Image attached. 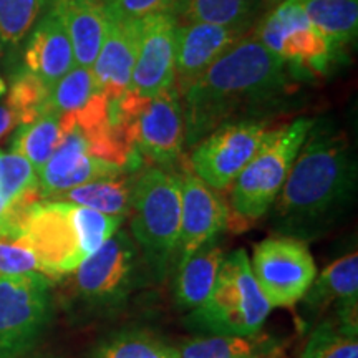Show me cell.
Instances as JSON below:
<instances>
[{
  "label": "cell",
  "instance_id": "6da1fadb",
  "mask_svg": "<svg viewBox=\"0 0 358 358\" xmlns=\"http://www.w3.org/2000/svg\"><path fill=\"white\" fill-rule=\"evenodd\" d=\"M292 80L252 29L181 95L185 145L194 148L222 124L274 113L295 92Z\"/></svg>",
  "mask_w": 358,
  "mask_h": 358
},
{
  "label": "cell",
  "instance_id": "7a4b0ae2",
  "mask_svg": "<svg viewBox=\"0 0 358 358\" xmlns=\"http://www.w3.org/2000/svg\"><path fill=\"white\" fill-rule=\"evenodd\" d=\"M357 176L347 134L324 118L313 122L274 201V231L303 243L324 236L350 213Z\"/></svg>",
  "mask_w": 358,
  "mask_h": 358
},
{
  "label": "cell",
  "instance_id": "3957f363",
  "mask_svg": "<svg viewBox=\"0 0 358 358\" xmlns=\"http://www.w3.org/2000/svg\"><path fill=\"white\" fill-rule=\"evenodd\" d=\"M122 222V216L42 199L25 214L17 237L32 248L45 275L57 279L71 274L120 229Z\"/></svg>",
  "mask_w": 358,
  "mask_h": 358
},
{
  "label": "cell",
  "instance_id": "277c9868",
  "mask_svg": "<svg viewBox=\"0 0 358 358\" xmlns=\"http://www.w3.org/2000/svg\"><path fill=\"white\" fill-rule=\"evenodd\" d=\"M131 234L156 275L176 261L181 232V176L151 166L133 178Z\"/></svg>",
  "mask_w": 358,
  "mask_h": 358
},
{
  "label": "cell",
  "instance_id": "5b68a950",
  "mask_svg": "<svg viewBox=\"0 0 358 358\" xmlns=\"http://www.w3.org/2000/svg\"><path fill=\"white\" fill-rule=\"evenodd\" d=\"M271 303L259 287L244 249L224 256L211 295L187 317L191 327L231 337H257Z\"/></svg>",
  "mask_w": 358,
  "mask_h": 358
},
{
  "label": "cell",
  "instance_id": "8992f818",
  "mask_svg": "<svg viewBox=\"0 0 358 358\" xmlns=\"http://www.w3.org/2000/svg\"><path fill=\"white\" fill-rule=\"evenodd\" d=\"M312 124L313 120L299 118L268 129L256 156L232 182L231 206L237 217L256 221L271 209Z\"/></svg>",
  "mask_w": 358,
  "mask_h": 358
},
{
  "label": "cell",
  "instance_id": "52a82bcc",
  "mask_svg": "<svg viewBox=\"0 0 358 358\" xmlns=\"http://www.w3.org/2000/svg\"><path fill=\"white\" fill-rule=\"evenodd\" d=\"M268 52L280 58L295 80L324 75L335 53L313 27L299 0H282L254 29Z\"/></svg>",
  "mask_w": 358,
  "mask_h": 358
},
{
  "label": "cell",
  "instance_id": "ba28073f",
  "mask_svg": "<svg viewBox=\"0 0 358 358\" xmlns=\"http://www.w3.org/2000/svg\"><path fill=\"white\" fill-rule=\"evenodd\" d=\"M52 279L0 275V358H20L42 337L52 310Z\"/></svg>",
  "mask_w": 358,
  "mask_h": 358
},
{
  "label": "cell",
  "instance_id": "9c48e42d",
  "mask_svg": "<svg viewBox=\"0 0 358 358\" xmlns=\"http://www.w3.org/2000/svg\"><path fill=\"white\" fill-rule=\"evenodd\" d=\"M136 244L118 229L71 274V290L85 306L103 310L127 301L136 279Z\"/></svg>",
  "mask_w": 358,
  "mask_h": 358
},
{
  "label": "cell",
  "instance_id": "30bf717a",
  "mask_svg": "<svg viewBox=\"0 0 358 358\" xmlns=\"http://www.w3.org/2000/svg\"><path fill=\"white\" fill-rule=\"evenodd\" d=\"M250 268L271 307H292L306 295L317 266L307 243L287 236L254 245Z\"/></svg>",
  "mask_w": 358,
  "mask_h": 358
},
{
  "label": "cell",
  "instance_id": "8fae6325",
  "mask_svg": "<svg viewBox=\"0 0 358 358\" xmlns=\"http://www.w3.org/2000/svg\"><path fill=\"white\" fill-rule=\"evenodd\" d=\"M267 131L262 120L222 124L194 146L192 171L213 189H226L256 156Z\"/></svg>",
  "mask_w": 358,
  "mask_h": 358
},
{
  "label": "cell",
  "instance_id": "7c38bea8",
  "mask_svg": "<svg viewBox=\"0 0 358 358\" xmlns=\"http://www.w3.org/2000/svg\"><path fill=\"white\" fill-rule=\"evenodd\" d=\"M185 146V113L176 87L150 98L134 122V150L158 168L173 166Z\"/></svg>",
  "mask_w": 358,
  "mask_h": 358
},
{
  "label": "cell",
  "instance_id": "4fadbf2b",
  "mask_svg": "<svg viewBox=\"0 0 358 358\" xmlns=\"http://www.w3.org/2000/svg\"><path fill=\"white\" fill-rule=\"evenodd\" d=\"M123 174L124 168L90 155L83 133L80 128L71 127L38 173V189L42 199L50 201L77 186Z\"/></svg>",
  "mask_w": 358,
  "mask_h": 358
},
{
  "label": "cell",
  "instance_id": "5bb4252c",
  "mask_svg": "<svg viewBox=\"0 0 358 358\" xmlns=\"http://www.w3.org/2000/svg\"><path fill=\"white\" fill-rule=\"evenodd\" d=\"M250 30L243 27L178 22L174 87L179 95L186 92L217 58L241 42Z\"/></svg>",
  "mask_w": 358,
  "mask_h": 358
},
{
  "label": "cell",
  "instance_id": "9a60e30c",
  "mask_svg": "<svg viewBox=\"0 0 358 358\" xmlns=\"http://www.w3.org/2000/svg\"><path fill=\"white\" fill-rule=\"evenodd\" d=\"M178 22L174 15L164 13L141 19V43L129 80V92L153 98L173 87Z\"/></svg>",
  "mask_w": 358,
  "mask_h": 358
},
{
  "label": "cell",
  "instance_id": "2e32d148",
  "mask_svg": "<svg viewBox=\"0 0 358 358\" xmlns=\"http://www.w3.org/2000/svg\"><path fill=\"white\" fill-rule=\"evenodd\" d=\"M229 222V209L216 189L192 171L181 176V232L176 262L181 264L196 249L216 239Z\"/></svg>",
  "mask_w": 358,
  "mask_h": 358
},
{
  "label": "cell",
  "instance_id": "e0dca14e",
  "mask_svg": "<svg viewBox=\"0 0 358 358\" xmlns=\"http://www.w3.org/2000/svg\"><path fill=\"white\" fill-rule=\"evenodd\" d=\"M141 43V20L106 15L105 37L92 66L96 92L108 100L122 96L129 87L133 66Z\"/></svg>",
  "mask_w": 358,
  "mask_h": 358
},
{
  "label": "cell",
  "instance_id": "ac0fdd59",
  "mask_svg": "<svg viewBox=\"0 0 358 358\" xmlns=\"http://www.w3.org/2000/svg\"><path fill=\"white\" fill-rule=\"evenodd\" d=\"M358 254L350 252L337 259L315 277L301 301L308 319H315L330 306H337V317L357 322Z\"/></svg>",
  "mask_w": 358,
  "mask_h": 358
},
{
  "label": "cell",
  "instance_id": "d6986e66",
  "mask_svg": "<svg viewBox=\"0 0 358 358\" xmlns=\"http://www.w3.org/2000/svg\"><path fill=\"white\" fill-rule=\"evenodd\" d=\"M25 66L48 90L75 66L69 34L60 19L48 8L35 24L32 37L27 43Z\"/></svg>",
  "mask_w": 358,
  "mask_h": 358
},
{
  "label": "cell",
  "instance_id": "ffe728a7",
  "mask_svg": "<svg viewBox=\"0 0 358 358\" xmlns=\"http://www.w3.org/2000/svg\"><path fill=\"white\" fill-rule=\"evenodd\" d=\"M48 10L55 13L69 34L75 65L92 69L105 37V2L103 0H50Z\"/></svg>",
  "mask_w": 358,
  "mask_h": 358
},
{
  "label": "cell",
  "instance_id": "44dd1931",
  "mask_svg": "<svg viewBox=\"0 0 358 358\" xmlns=\"http://www.w3.org/2000/svg\"><path fill=\"white\" fill-rule=\"evenodd\" d=\"M216 239L208 241L189 257L178 264L174 295L178 306L185 310H196L213 292L224 261V250Z\"/></svg>",
  "mask_w": 358,
  "mask_h": 358
},
{
  "label": "cell",
  "instance_id": "7402d4cb",
  "mask_svg": "<svg viewBox=\"0 0 358 358\" xmlns=\"http://www.w3.org/2000/svg\"><path fill=\"white\" fill-rule=\"evenodd\" d=\"M282 0H186L181 22H206V24L256 29L268 12Z\"/></svg>",
  "mask_w": 358,
  "mask_h": 358
},
{
  "label": "cell",
  "instance_id": "603a6c76",
  "mask_svg": "<svg viewBox=\"0 0 358 358\" xmlns=\"http://www.w3.org/2000/svg\"><path fill=\"white\" fill-rule=\"evenodd\" d=\"M0 194L10 206L13 237H17L25 214L42 201L38 174L32 164L19 153H0Z\"/></svg>",
  "mask_w": 358,
  "mask_h": 358
},
{
  "label": "cell",
  "instance_id": "cb8c5ba5",
  "mask_svg": "<svg viewBox=\"0 0 358 358\" xmlns=\"http://www.w3.org/2000/svg\"><path fill=\"white\" fill-rule=\"evenodd\" d=\"M308 20L329 40L334 53L357 38L358 0H299Z\"/></svg>",
  "mask_w": 358,
  "mask_h": 358
},
{
  "label": "cell",
  "instance_id": "d4e9b609",
  "mask_svg": "<svg viewBox=\"0 0 358 358\" xmlns=\"http://www.w3.org/2000/svg\"><path fill=\"white\" fill-rule=\"evenodd\" d=\"M131 182L128 176H118L110 179H98L77 186L57 196L50 201H64V203L83 206L93 211L108 214V216H122L129 213L131 206Z\"/></svg>",
  "mask_w": 358,
  "mask_h": 358
},
{
  "label": "cell",
  "instance_id": "484cf974",
  "mask_svg": "<svg viewBox=\"0 0 358 358\" xmlns=\"http://www.w3.org/2000/svg\"><path fill=\"white\" fill-rule=\"evenodd\" d=\"M64 134L62 116L53 111H45L35 122L19 128L12 143V153L24 156L38 174L52 158Z\"/></svg>",
  "mask_w": 358,
  "mask_h": 358
},
{
  "label": "cell",
  "instance_id": "4316f807",
  "mask_svg": "<svg viewBox=\"0 0 358 358\" xmlns=\"http://www.w3.org/2000/svg\"><path fill=\"white\" fill-rule=\"evenodd\" d=\"M355 322L338 317L320 322L308 337L301 358H358Z\"/></svg>",
  "mask_w": 358,
  "mask_h": 358
},
{
  "label": "cell",
  "instance_id": "83f0119b",
  "mask_svg": "<svg viewBox=\"0 0 358 358\" xmlns=\"http://www.w3.org/2000/svg\"><path fill=\"white\" fill-rule=\"evenodd\" d=\"M92 358H178V348L145 330H123L103 340Z\"/></svg>",
  "mask_w": 358,
  "mask_h": 358
},
{
  "label": "cell",
  "instance_id": "f1b7e54d",
  "mask_svg": "<svg viewBox=\"0 0 358 358\" xmlns=\"http://www.w3.org/2000/svg\"><path fill=\"white\" fill-rule=\"evenodd\" d=\"M96 92L95 78L92 69L73 66L65 77H62L50 90L45 111H53L57 115H66L82 108Z\"/></svg>",
  "mask_w": 358,
  "mask_h": 358
},
{
  "label": "cell",
  "instance_id": "f546056e",
  "mask_svg": "<svg viewBox=\"0 0 358 358\" xmlns=\"http://www.w3.org/2000/svg\"><path fill=\"white\" fill-rule=\"evenodd\" d=\"M48 93L50 90L30 71H22L12 80L6 105L17 118L19 127L35 122L45 113Z\"/></svg>",
  "mask_w": 358,
  "mask_h": 358
},
{
  "label": "cell",
  "instance_id": "4dcf8cb0",
  "mask_svg": "<svg viewBox=\"0 0 358 358\" xmlns=\"http://www.w3.org/2000/svg\"><path fill=\"white\" fill-rule=\"evenodd\" d=\"M50 0H0V42L17 45L47 12Z\"/></svg>",
  "mask_w": 358,
  "mask_h": 358
},
{
  "label": "cell",
  "instance_id": "1f68e13d",
  "mask_svg": "<svg viewBox=\"0 0 358 358\" xmlns=\"http://www.w3.org/2000/svg\"><path fill=\"white\" fill-rule=\"evenodd\" d=\"M262 347L257 337L211 335V337H196L182 342V345L178 348V358H236L256 352Z\"/></svg>",
  "mask_w": 358,
  "mask_h": 358
},
{
  "label": "cell",
  "instance_id": "d6a6232c",
  "mask_svg": "<svg viewBox=\"0 0 358 358\" xmlns=\"http://www.w3.org/2000/svg\"><path fill=\"white\" fill-rule=\"evenodd\" d=\"M43 274V266L20 237L0 236V275Z\"/></svg>",
  "mask_w": 358,
  "mask_h": 358
},
{
  "label": "cell",
  "instance_id": "836d02e7",
  "mask_svg": "<svg viewBox=\"0 0 358 358\" xmlns=\"http://www.w3.org/2000/svg\"><path fill=\"white\" fill-rule=\"evenodd\" d=\"M186 0H106V15L116 19L141 20L150 15H174L179 20Z\"/></svg>",
  "mask_w": 358,
  "mask_h": 358
},
{
  "label": "cell",
  "instance_id": "e575fe53",
  "mask_svg": "<svg viewBox=\"0 0 358 358\" xmlns=\"http://www.w3.org/2000/svg\"><path fill=\"white\" fill-rule=\"evenodd\" d=\"M17 127H19V122H17L10 108L7 105H0V140Z\"/></svg>",
  "mask_w": 358,
  "mask_h": 358
},
{
  "label": "cell",
  "instance_id": "d590c367",
  "mask_svg": "<svg viewBox=\"0 0 358 358\" xmlns=\"http://www.w3.org/2000/svg\"><path fill=\"white\" fill-rule=\"evenodd\" d=\"M236 358H272V355H267L266 350L262 348H259V350L252 352V353H248V355H241V357H236Z\"/></svg>",
  "mask_w": 358,
  "mask_h": 358
},
{
  "label": "cell",
  "instance_id": "8d00e7d4",
  "mask_svg": "<svg viewBox=\"0 0 358 358\" xmlns=\"http://www.w3.org/2000/svg\"><path fill=\"white\" fill-rule=\"evenodd\" d=\"M20 358H50L47 355H40V353H35V355H30V353H27L25 357H20Z\"/></svg>",
  "mask_w": 358,
  "mask_h": 358
},
{
  "label": "cell",
  "instance_id": "74e56055",
  "mask_svg": "<svg viewBox=\"0 0 358 358\" xmlns=\"http://www.w3.org/2000/svg\"><path fill=\"white\" fill-rule=\"evenodd\" d=\"M6 90H7V87H6V83H3V80H2V77H0V96L3 95V93H6Z\"/></svg>",
  "mask_w": 358,
  "mask_h": 358
},
{
  "label": "cell",
  "instance_id": "f35d334b",
  "mask_svg": "<svg viewBox=\"0 0 358 358\" xmlns=\"http://www.w3.org/2000/svg\"><path fill=\"white\" fill-rule=\"evenodd\" d=\"M103 2H106V0H103Z\"/></svg>",
  "mask_w": 358,
  "mask_h": 358
}]
</instances>
